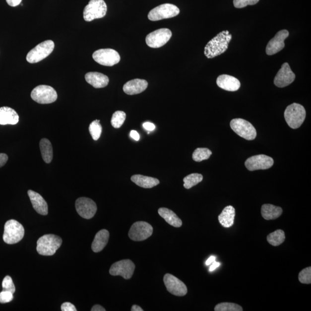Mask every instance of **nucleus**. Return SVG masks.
Here are the masks:
<instances>
[{"mask_svg":"<svg viewBox=\"0 0 311 311\" xmlns=\"http://www.w3.org/2000/svg\"><path fill=\"white\" fill-rule=\"evenodd\" d=\"M232 39V35L228 31L221 32L215 37L207 43L204 54L207 59H213L222 55L227 51L229 44Z\"/></svg>","mask_w":311,"mask_h":311,"instance_id":"nucleus-1","label":"nucleus"},{"mask_svg":"<svg viewBox=\"0 0 311 311\" xmlns=\"http://www.w3.org/2000/svg\"><path fill=\"white\" fill-rule=\"evenodd\" d=\"M62 243V239L58 236L52 234L44 235L37 241V251L42 255H53Z\"/></svg>","mask_w":311,"mask_h":311,"instance_id":"nucleus-2","label":"nucleus"},{"mask_svg":"<svg viewBox=\"0 0 311 311\" xmlns=\"http://www.w3.org/2000/svg\"><path fill=\"white\" fill-rule=\"evenodd\" d=\"M284 117L289 126L294 129L302 126L306 117V112L302 105L293 103L286 109Z\"/></svg>","mask_w":311,"mask_h":311,"instance_id":"nucleus-3","label":"nucleus"},{"mask_svg":"<svg viewBox=\"0 0 311 311\" xmlns=\"http://www.w3.org/2000/svg\"><path fill=\"white\" fill-rule=\"evenodd\" d=\"M24 235V228L22 225L15 220L6 221L3 235V240L6 244H16L22 240Z\"/></svg>","mask_w":311,"mask_h":311,"instance_id":"nucleus-4","label":"nucleus"},{"mask_svg":"<svg viewBox=\"0 0 311 311\" xmlns=\"http://www.w3.org/2000/svg\"><path fill=\"white\" fill-rule=\"evenodd\" d=\"M55 49V43L51 40L46 41L38 44L28 53L27 62L35 63L41 62L48 57Z\"/></svg>","mask_w":311,"mask_h":311,"instance_id":"nucleus-5","label":"nucleus"},{"mask_svg":"<svg viewBox=\"0 0 311 311\" xmlns=\"http://www.w3.org/2000/svg\"><path fill=\"white\" fill-rule=\"evenodd\" d=\"M107 10V5L104 0H91L84 9V19L91 21L101 19L106 16Z\"/></svg>","mask_w":311,"mask_h":311,"instance_id":"nucleus-6","label":"nucleus"},{"mask_svg":"<svg viewBox=\"0 0 311 311\" xmlns=\"http://www.w3.org/2000/svg\"><path fill=\"white\" fill-rule=\"evenodd\" d=\"M31 97L39 104H51L57 101V95L55 89L49 85H41L35 88L31 92Z\"/></svg>","mask_w":311,"mask_h":311,"instance_id":"nucleus-7","label":"nucleus"},{"mask_svg":"<svg viewBox=\"0 0 311 311\" xmlns=\"http://www.w3.org/2000/svg\"><path fill=\"white\" fill-rule=\"evenodd\" d=\"M230 126L236 133L247 140H253L256 137V130L255 127L251 123L245 120L241 119L232 120Z\"/></svg>","mask_w":311,"mask_h":311,"instance_id":"nucleus-8","label":"nucleus"},{"mask_svg":"<svg viewBox=\"0 0 311 311\" xmlns=\"http://www.w3.org/2000/svg\"><path fill=\"white\" fill-rule=\"evenodd\" d=\"M180 10L177 6L171 3H164L153 8L148 14V19L151 21H159L177 16Z\"/></svg>","mask_w":311,"mask_h":311,"instance_id":"nucleus-9","label":"nucleus"},{"mask_svg":"<svg viewBox=\"0 0 311 311\" xmlns=\"http://www.w3.org/2000/svg\"><path fill=\"white\" fill-rule=\"evenodd\" d=\"M93 59L96 62L106 66H113L121 60L119 53L112 49H100L93 54Z\"/></svg>","mask_w":311,"mask_h":311,"instance_id":"nucleus-10","label":"nucleus"},{"mask_svg":"<svg viewBox=\"0 0 311 311\" xmlns=\"http://www.w3.org/2000/svg\"><path fill=\"white\" fill-rule=\"evenodd\" d=\"M153 231L151 224L144 221H137L131 225L128 237L133 241H143L151 237Z\"/></svg>","mask_w":311,"mask_h":311,"instance_id":"nucleus-11","label":"nucleus"},{"mask_svg":"<svg viewBox=\"0 0 311 311\" xmlns=\"http://www.w3.org/2000/svg\"><path fill=\"white\" fill-rule=\"evenodd\" d=\"M172 37V32L167 28H161L150 33L146 37V44L150 48H159L165 45Z\"/></svg>","mask_w":311,"mask_h":311,"instance_id":"nucleus-12","label":"nucleus"},{"mask_svg":"<svg viewBox=\"0 0 311 311\" xmlns=\"http://www.w3.org/2000/svg\"><path fill=\"white\" fill-rule=\"evenodd\" d=\"M135 264L129 259H124L114 263L111 267L109 272L113 276H120L125 280H128L133 276Z\"/></svg>","mask_w":311,"mask_h":311,"instance_id":"nucleus-13","label":"nucleus"},{"mask_svg":"<svg viewBox=\"0 0 311 311\" xmlns=\"http://www.w3.org/2000/svg\"><path fill=\"white\" fill-rule=\"evenodd\" d=\"M76 209L79 215L85 219H92L97 211V206L92 199L81 197L76 200Z\"/></svg>","mask_w":311,"mask_h":311,"instance_id":"nucleus-14","label":"nucleus"},{"mask_svg":"<svg viewBox=\"0 0 311 311\" xmlns=\"http://www.w3.org/2000/svg\"><path fill=\"white\" fill-rule=\"evenodd\" d=\"M274 160L271 157L259 155L249 157L246 161L245 166L249 171L267 170L273 166Z\"/></svg>","mask_w":311,"mask_h":311,"instance_id":"nucleus-15","label":"nucleus"},{"mask_svg":"<svg viewBox=\"0 0 311 311\" xmlns=\"http://www.w3.org/2000/svg\"><path fill=\"white\" fill-rule=\"evenodd\" d=\"M163 280L167 291L171 294L177 296H184L187 294V286L173 275L166 274L164 277Z\"/></svg>","mask_w":311,"mask_h":311,"instance_id":"nucleus-16","label":"nucleus"},{"mask_svg":"<svg viewBox=\"0 0 311 311\" xmlns=\"http://www.w3.org/2000/svg\"><path fill=\"white\" fill-rule=\"evenodd\" d=\"M295 78L296 75L293 72L290 66L287 62H285L278 71L275 77L274 83L277 87L284 88L292 84L295 80Z\"/></svg>","mask_w":311,"mask_h":311,"instance_id":"nucleus-17","label":"nucleus"},{"mask_svg":"<svg viewBox=\"0 0 311 311\" xmlns=\"http://www.w3.org/2000/svg\"><path fill=\"white\" fill-rule=\"evenodd\" d=\"M289 35L287 30H281L275 35L268 43L266 47V54L269 56H272L280 52L285 47L284 41L288 37Z\"/></svg>","mask_w":311,"mask_h":311,"instance_id":"nucleus-18","label":"nucleus"},{"mask_svg":"<svg viewBox=\"0 0 311 311\" xmlns=\"http://www.w3.org/2000/svg\"><path fill=\"white\" fill-rule=\"evenodd\" d=\"M216 83L218 86L227 91H237L241 87V83L238 78L227 74L220 75Z\"/></svg>","mask_w":311,"mask_h":311,"instance_id":"nucleus-19","label":"nucleus"},{"mask_svg":"<svg viewBox=\"0 0 311 311\" xmlns=\"http://www.w3.org/2000/svg\"><path fill=\"white\" fill-rule=\"evenodd\" d=\"M28 195L36 212L41 215H47L48 206L44 198L38 193L33 190H28Z\"/></svg>","mask_w":311,"mask_h":311,"instance_id":"nucleus-20","label":"nucleus"},{"mask_svg":"<svg viewBox=\"0 0 311 311\" xmlns=\"http://www.w3.org/2000/svg\"><path fill=\"white\" fill-rule=\"evenodd\" d=\"M148 85V82L146 80L137 78L127 82L124 85L123 89L127 95H137L144 92L147 88Z\"/></svg>","mask_w":311,"mask_h":311,"instance_id":"nucleus-21","label":"nucleus"},{"mask_svg":"<svg viewBox=\"0 0 311 311\" xmlns=\"http://www.w3.org/2000/svg\"><path fill=\"white\" fill-rule=\"evenodd\" d=\"M85 80L95 88H105L109 84V78L99 72H89L85 74Z\"/></svg>","mask_w":311,"mask_h":311,"instance_id":"nucleus-22","label":"nucleus"},{"mask_svg":"<svg viewBox=\"0 0 311 311\" xmlns=\"http://www.w3.org/2000/svg\"><path fill=\"white\" fill-rule=\"evenodd\" d=\"M19 117L15 110L8 107L0 108V124H16L19 123Z\"/></svg>","mask_w":311,"mask_h":311,"instance_id":"nucleus-23","label":"nucleus"},{"mask_svg":"<svg viewBox=\"0 0 311 311\" xmlns=\"http://www.w3.org/2000/svg\"><path fill=\"white\" fill-rule=\"evenodd\" d=\"M110 234L106 230H102L95 235L94 241L92 244V251L99 252L102 251L108 243Z\"/></svg>","mask_w":311,"mask_h":311,"instance_id":"nucleus-24","label":"nucleus"},{"mask_svg":"<svg viewBox=\"0 0 311 311\" xmlns=\"http://www.w3.org/2000/svg\"><path fill=\"white\" fill-rule=\"evenodd\" d=\"M131 181L138 187L144 188H151L160 184L157 179L142 175H133L131 178Z\"/></svg>","mask_w":311,"mask_h":311,"instance_id":"nucleus-25","label":"nucleus"},{"mask_svg":"<svg viewBox=\"0 0 311 311\" xmlns=\"http://www.w3.org/2000/svg\"><path fill=\"white\" fill-rule=\"evenodd\" d=\"M236 215L235 209L232 206L225 207L219 216V221L223 227L230 228L234 224Z\"/></svg>","mask_w":311,"mask_h":311,"instance_id":"nucleus-26","label":"nucleus"},{"mask_svg":"<svg viewBox=\"0 0 311 311\" xmlns=\"http://www.w3.org/2000/svg\"><path fill=\"white\" fill-rule=\"evenodd\" d=\"M158 213L159 215L171 226L176 228H180L182 226V220L173 211L166 207H161L158 210Z\"/></svg>","mask_w":311,"mask_h":311,"instance_id":"nucleus-27","label":"nucleus"},{"mask_svg":"<svg viewBox=\"0 0 311 311\" xmlns=\"http://www.w3.org/2000/svg\"><path fill=\"white\" fill-rule=\"evenodd\" d=\"M283 210L281 207L271 204H264L261 208V214L266 220H276L281 216Z\"/></svg>","mask_w":311,"mask_h":311,"instance_id":"nucleus-28","label":"nucleus"},{"mask_svg":"<svg viewBox=\"0 0 311 311\" xmlns=\"http://www.w3.org/2000/svg\"><path fill=\"white\" fill-rule=\"evenodd\" d=\"M39 145L43 160L46 163H51L53 157V147L51 141L48 139L43 138Z\"/></svg>","mask_w":311,"mask_h":311,"instance_id":"nucleus-29","label":"nucleus"},{"mask_svg":"<svg viewBox=\"0 0 311 311\" xmlns=\"http://www.w3.org/2000/svg\"><path fill=\"white\" fill-rule=\"evenodd\" d=\"M285 240V232L281 230H278L267 236V241L269 244L273 246H278L283 243Z\"/></svg>","mask_w":311,"mask_h":311,"instance_id":"nucleus-30","label":"nucleus"},{"mask_svg":"<svg viewBox=\"0 0 311 311\" xmlns=\"http://www.w3.org/2000/svg\"><path fill=\"white\" fill-rule=\"evenodd\" d=\"M203 180L201 174L194 173L187 175L184 179V187L187 189H190L195 187Z\"/></svg>","mask_w":311,"mask_h":311,"instance_id":"nucleus-31","label":"nucleus"},{"mask_svg":"<svg viewBox=\"0 0 311 311\" xmlns=\"http://www.w3.org/2000/svg\"><path fill=\"white\" fill-rule=\"evenodd\" d=\"M212 152L208 148H198L196 149L192 154V159L196 162H201L207 160L212 155Z\"/></svg>","mask_w":311,"mask_h":311,"instance_id":"nucleus-32","label":"nucleus"},{"mask_svg":"<svg viewBox=\"0 0 311 311\" xmlns=\"http://www.w3.org/2000/svg\"><path fill=\"white\" fill-rule=\"evenodd\" d=\"M89 131L93 139L95 141L98 140L100 137H101L102 131V127L101 124H100V120L93 121L89 125Z\"/></svg>","mask_w":311,"mask_h":311,"instance_id":"nucleus-33","label":"nucleus"},{"mask_svg":"<svg viewBox=\"0 0 311 311\" xmlns=\"http://www.w3.org/2000/svg\"><path fill=\"white\" fill-rule=\"evenodd\" d=\"M126 117V113L122 111H117L113 114L111 124L114 128H120L123 126Z\"/></svg>","mask_w":311,"mask_h":311,"instance_id":"nucleus-34","label":"nucleus"},{"mask_svg":"<svg viewBox=\"0 0 311 311\" xmlns=\"http://www.w3.org/2000/svg\"><path fill=\"white\" fill-rule=\"evenodd\" d=\"M243 308L237 304L232 303H222L217 305L214 311H242Z\"/></svg>","mask_w":311,"mask_h":311,"instance_id":"nucleus-35","label":"nucleus"},{"mask_svg":"<svg viewBox=\"0 0 311 311\" xmlns=\"http://www.w3.org/2000/svg\"><path fill=\"white\" fill-rule=\"evenodd\" d=\"M299 280L304 284H310L311 283V267L306 268L300 271L299 274Z\"/></svg>","mask_w":311,"mask_h":311,"instance_id":"nucleus-36","label":"nucleus"},{"mask_svg":"<svg viewBox=\"0 0 311 311\" xmlns=\"http://www.w3.org/2000/svg\"><path fill=\"white\" fill-rule=\"evenodd\" d=\"M2 286L3 291H8L13 294L15 292V285L13 284L12 278L10 276H7L3 278Z\"/></svg>","mask_w":311,"mask_h":311,"instance_id":"nucleus-37","label":"nucleus"},{"mask_svg":"<svg viewBox=\"0 0 311 311\" xmlns=\"http://www.w3.org/2000/svg\"><path fill=\"white\" fill-rule=\"evenodd\" d=\"M259 0H234L235 8H243L248 5H253L259 2Z\"/></svg>","mask_w":311,"mask_h":311,"instance_id":"nucleus-38","label":"nucleus"},{"mask_svg":"<svg viewBox=\"0 0 311 311\" xmlns=\"http://www.w3.org/2000/svg\"><path fill=\"white\" fill-rule=\"evenodd\" d=\"M13 299V294L11 292L2 291L0 293V303H9L12 301Z\"/></svg>","mask_w":311,"mask_h":311,"instance_id":"nucleus-39","label":"nucleus"},{"mask_svg":"<svg viewBox=\"0 0 311 311\" xmlns=\"http://www.w3.org/2000/svg\"><path fill=\"white\" fill-rule=\"evenodd\" d=\"M62 311H77L76 307L72 304L66 302L62 304Z\"/></svg>","mask_w":311,"mask_h":311,"instance_id":"nucleus-40","label":"nucleus"},{"mask_svg":"<svg viewBox=\"0 0 311 311\" xmlns=\"http://www.w3.org/2000/svg\"><path fill=\"white\" fill-rule=\"evenodd\" d=\"M8 157L5 153H0V168H1L6 163Z\"/></svg>","mask_w":311,"mask_h":311,"instance_id":"nucleus-41","label":"nucleus"},{"mask_svg":"<svg viewBox=\"0 0 311 311\" xmlns=\"http://www.w3.org/2000/svg\"><path fill=\"white\" fill-rule=\"evenodd\" d=\"M143 127L148 131H153L155 129V124L151 123H144L143 124Z\"/></svg>","mask_w":311,"mask_h":311,"instance_id":"nucleus-42","label":"nucleus"},{"mask_svg":"<svg viewBox=\"0 0 311 311\" xmlns=\"http://www.w3.org/2000/svg\"><path fill=\"white\" fill-rule=\"evenodd\" d=\"M8 4L12 7H15L20 4L22 0H6Z\"/></svg>","mask_w":311,"mask_h":311,"instance_id":"nucleus-43","label":"nucleus"},{"mask_svg":"<svg viewBox=\"0 0 311 311\" xmlns=\"http://www.w3.org/2000/svg\"><path fill=\"white\" fill-rule=\"evenodd\" d=\"M130 137L134 139L135 141H139V135L137 133V131L135 130H131L130 131Z\"/></svg>","mask_w":311,"mask_h":311,"instance_id":"nucleus-44","label":"nucleus"},{"mask_svg":"<svg viewBox=\"0 0 311 311\" xmlns=\"http://www.w3.org/2000/svg\"><path fill=\"white\" fill-rule=\"evenodd\" d=\"M212 265L210 266L209 268V271H213L214 270H216L217 267H219L220 266V263L219 262H216L215 261L211 264Z\"/></svg>","mask_w":311,"mask_h":311,"instance_id":"nucleus-45","label":"nucleus"},{"mask_svg":"<svg viewBox=\"0 0 311 311\" xmlns=\"http://www.w3.org/2000/svg\"><path fill=\"white\" fill-rule=\"evenodd\" d=\"M92 311H106V310L103 307L100 305H95L92 307Z\"/></svg>","mask_w":311,"mask_h":311,"instance_id":"nucleus-46","label":"nucleus"},{"mask_svg":"<svg viewBox=\"0 0 311 311\" xmlns=\"http://www.w3.org/2000/svg\"><path fill=\"white\" fill-rule=\"evenodd\" d=\"M216 257L214 256H210V258L206 260V265H210V264H212L214 261H215Z\"/></svg>","mask_w":311,"mask_h":311,"instance_id":"nucleus-47","label":"nucleus"},{"mask_svg":"<svg viewBox=\"0 0 311 311\" xmlns=\"http://www.w3.org/2000/svg\"><path fill=\"white\" fill-rule=\"evenodd\" d=\"M131 311H143L144 310H143L140 307L137 306V305H133V306H132L131 307Z\"/></svg>","mask_w":311,"mask_h":311,"instance_id":"nucleus-48","label":"nucleus"}]
</instances>
